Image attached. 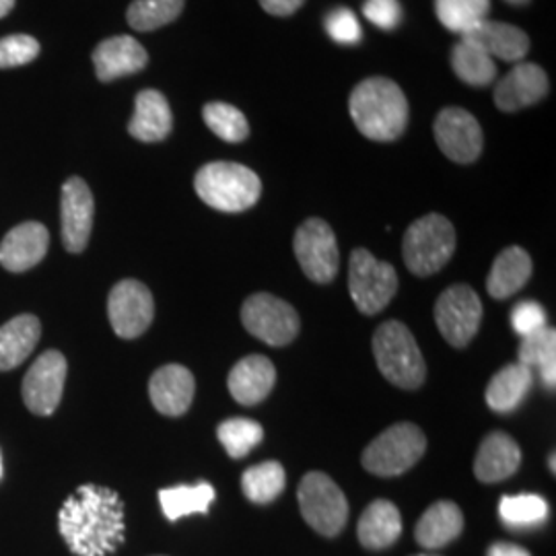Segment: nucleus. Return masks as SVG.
Wrapping results in <instances>:
<instances>
[{"mask_svg": "<svg viewBox=\"0 0 556 556\" xmlns=\"http://www.w3.org/2000/svg\"><path fill=\"white\" fill-rule=\"evenodd\" d=\"M498 516L505 526L516 530L536 528L548 517V503L540 495H507L498 503Z\"/></svg>", "mask_w": 556, "mask_h": 556, "instance_id": "obj_35", "label": "nucleus"}, {"mask_svg": "<svg viewBox=\"0 0 556 556\" xmlns=\"http://www.w3.org/2000/svg\"><path fill=\"white\" fill-rule=\"evenodd\" d=\"M0 478H2V456H0Z\"/></svg>", "mask_w": 556, "mask_h": 556, "instance_id": "obj_47", "label": "nucleus"}, {"mask_svg": "<svg viewBox=\"0 0 556 556\" xmlns=\"http://www.w3.org/2000/svg\"><path fill=\"white\" fill-rule=\"evenodd\" d=\"M194 188L204 204L220 213H243L252 208L262 194L258 174L231 161H213L200 167Z\"/></svg>", "mask_w": 556, "mask_h": 556, "instance_id": "obj_3", "label": "nucleus"}, {"mask_svg": "<svg viewBox=\"0 0 556 556\" xmlns=\"http://www.w3.org/2000/svg\"><path fill=\"white\" fill-rule=\"evenodd\" d=\"M186 7V0H135L126 21L135 31H155L178 20Z\"/></svg>", "mask_w": 556, "mask_h": 556, "instance_id": "obj_34", "label": "nucleus"}, {"mask_svg": "<svg viewBox=\"0 0 556 556\" xmlns=\"http://www.w3.org/2000/svg\"><path fill=\"white\" fill-rule=\"evenodd\" d=\"M50 233L38 220L13 227L0 243V264L9 273H25L46 258Z\"/></svg>", "mask_w": 556, "mask_h": 556, "instance_id": "obj_18", "label": "nucleus"}, {"mask_svg": "<svg viewBox=\"0 0 556 556\" xmlns=\"http://www.w3.org/2000/svg\"><path fill=\"white\" fill-rule=\"evenodd\" d=\"M277 381L275 365L262 355L241 358L229 374V392L241 406H254L268 396Z\"/></svg>", "mask_w": 556, "mask_h": 556, "instance_id": "obj_21", "label": "nucleus"}, {"mask_svg": "<svg viewBox=\"0 0 556 556\" xmlns=\"http://www.w3.org/2000/svg\"><path fill=\"white\" fill-rule=\"evenodd\" d=\"M40 56V41L34 36H9L0 40V68L25 66Z\"/></svg>", "mask_w": 556, "mask_h": 556, "instance_id": "obj_38", "label": "nucleus"}, {"mask_svg": "<svg viewBox=\"0 0 556 556\" xmlns=\"http://www.w3.org/2000/svg\"><path fill=\"white\" fill-rule=\"evenodd\" d=\"M285 486H287V475L278 462L256 464L248 468L241 477L243 495L258 505L273 503L285 491Z\"/></svg>", "mask_w": 556, "mask_h": 556, "instance_id": "obj_32", "label": "nucleus"}, {"mask_svg": "<svg viewBox=\"0 0 556 556\" xmlns=\"http://www.w3.org/2000/svg\"><path fill=\"white\" fill-rule=\"evenodd\" d=\"M149 64V54L132 36H116L101 41L93 50V66L101 83L137 75Z\"/></svg>", "mask_w": 556, "mask_h": 556, "instance_id": "obj_19", "label": "nucleus"}, {"mask_svg": "<svg viewBox=\"0 0 556 556\" xmlns=\"http://www.w3.org/2000/svg\"><path fill=\"white\" fill-rule=\"evenodd\" d=\"M534 388V371L521 363L503 367L493 376L486 388V404L498 415H507L519 408Z\"/></svg>", "mask_w": 556, "mask_h": 556, "instance_id": "obj_26", "label": "nucleus"}, {"mask_svg": "<svg viewBox=\"0 0 556 556\" xmlns=\"http://www.w3.org/2000/svg\"><path fill=\"white\" fill-rule=\"evenodd\" d=\"M427 452V438L413 422H397L363 452V468L376 477H400Z\"/></svg>", "mask_w": 556, "mask_h": 556, "instance_id": "obj_6", "label": "nucleus"}, {"mask_svg": "<svg viewBox=\"0 0 556 556\" xmlns=\"http://www.w3.org/2000/svg\"><path fill=\"white\" fill-rule=\"evenodd\" d=\"M108 318L119 338H139L155 318V301L147 285L135 278L119 280L108 298Z\"/></svg>", "mask_w": 556, "mask_h": 556, "instance_id": "obj_12", "label": "nucleus"}, {"mask_svg": "<svg viewBox=\"0 0 556 556\" xmlns=\"http://www.w3.org/2000/svg\"><path fill=\"white\" fill-rule=\"evenodd\" d=\"M417 556H435V555H417Z\"/></svg>", "mask_w": 556, "mask_h": 556, "instance_id": "obj_48", "label": "nucleus"}, {"mask_svg": "<svg viewBox=\"0 0 556 556\" xmlns=\"http://www.w3.org/2000/svg\"><path fill=\"white\" fill-rule=\"evenodd\" d=\"M507 4H514V7H526L530 0H505Z\"/></svg>", "mask_w": 556, "mask_h": 556, "instance_id": "obj_45", "label": "nucleus"}, {"mask_svg": "<svg viewBox=\"0 0 556 556\" xmlns=\"http://www.w3.org/2000/svg\"><path fill=\"white\" fill-rule=\"evenodd\" d=\"M217 438L229 456L241 459L264 439V429L260 422L250 418H227L220 422Z\"/></svg>", "mask_w": 556, "mask_h": 556, "instance_id": "obj_37", "label": "nucleus"}, {"mask_svg": "<svg viewBox=\"0 0 556 556\" xmlns=\"http://www.w3.org/2000/svg\"><path fill=\"white\" fill-rule=\"evenodd\" d=\"M174 128L169 101L157 89H144L135 100V114L128 124V132L140 142H161Z\"/></svg>", "mask_w": 556, "mask_h": 556, "instance_id": "obj_22", "label": "nucleus"}, {"mask_svg": "<svg viewBox=\"0 0 556 556\" xmlns=\"http://www.w3.org/2000/svg\"><path fill=\"white\" fill-rule=\"evenodd\" d=\"M491 11V0H435V13L441 25L452 31L466 36L478 23L486 20Z\"/></svg>", "mask_w": 556, "mask_h": 556, "instance_id": "obj_33", "label": "nucleus"}, {"mask_svg": "<svg viewBox=\"0 0 556 556\" xmlns=\"http://www.w3.org/2000/svg\"><path fill=\"white\" fill-rule=\"evenodd\" d=\"M452 68L457 79L470 87H486L497 79L495 60L466 36H462L452 50Z\"/></svg>", "mask_w": 556, "mask_h": 556, "instance_id": "obj_29", "label": "nucleus"}, {"mask_svg": "<svg viewBox=\"0 0 556 556\" xmlns=\"http://www.w3.org/2000/svg\"><path fill=\"white\" fill-rule=\"evenodd\" d=\"M551 470H553V472H556L555 454H553V456H551Z\"/></svg>", "mask_w": 556, "mask_h": 556, "instance_id": "obj_46", "label": "nucleus"}, {"mask_svg": "<svg viewBox=\"0 0 556 556\" xmlns=\"http://www.w3.org/2000/svg\"><path fill=\"white\" fill-rule=\"evenodd\" d=\"M532 268H534L532 258L523 248L519 245L505 248L493 262V268L486 278L489 295L493 299L516 295L517 291H521L532 277Z\"/></svg>", "mask_w": 556, "mask_h": 556, "instance_id": "obj_24", "label": "nucleus"}, {"mask_svg": "<svg viewBox=\"0 0 556 556\" xmlns=\"http://www.w3.org/2000/svg\"><path fill=\"white\" fill-rule=\"evenodd\" d=\"M215 497V486L208 482L179 484L160 491L161 509L169 521H178L179 517L192 514H206Z\"/></svg>", "mask_w": 556, "mask_h": 556, "instance_id": "obj_31", "label": "nucleus"}, {"mask_svg": "<svg viewBox=\"0 0 556 556\" xmlns=\"http://www.w3.org/2000/svg\"><path fill=\"white\" fill-rule=\"evenodd\" d=\"M439 332L452 346L464 349L477 337L482 321V301L468 285H454L435 303Z\"/></svg>", "mask_w": 556, "mask_h": 556, "instance_id": "obj_10", "label": "nucleus"}, {"mask_svg": "<svg viewBox=\"0 0 556 556\" xmlns=\"http://www.w3.org/2000/svg\"><path fill=\"white\" fill-rule=\"evenodd\" d=\"M40 319L29 314L0 326V371H11L29 357L40 342Z\"/></svg>", "mask_w": 556, "mask_h": 556, "instance_id": "obj_28", "label": "nucleus"}, {"mask_svg": "<svg viewBox=\"0 0 556 556\" xmlns=\"http://www.w3.org/2000/svg\"><path fill=\"white\" fill-rule=\"evenodd\" d=\"M349 112L358 132L378 142L400 139L410 118L404 91L386 77L361 80L349 98Z\"/></svg>", "mask_w": 556, "mask_h": 556, "instance_id": "obj_2", "label": "nucleus"}, {"mask_svg": "<svg viewBox=\"0 0 556 556\" xmlns=\"http://www.w3.org/2000/svg\"><path fill=\"white\" fill-rule=\"evenodd\" d=\"M511 326L519 337H530L546 328V312L536 301H521L511 312Z\"/></svg>", "mask_w": 556, "mask_h": 556, "instance_id": "obj_41", "label": "nucleus"}, {"mask_svg": "<svg viewBox=\"0 0 556 556\" xmlns=\"http://www.w3.org/2000/svg\"><path fill=\"white\" fill-rule=\"evenodd\" d=\"M197 381L184 365H163L149 381V396L153 406L165 417H181L192 406Z\"/></svg>", "mask_w": 556, "mask_h": 556, "instance_id": "obj_17", "label": "nucleus"}, {"mask_svg": "<svg viewBox=\"0 0 556 556\" xmlns=\"http://www.w3.org/2000/svg\"><path fill=\"white\" fill-rule=\"evenodd\" d=\"M551 83L542 66L519 62L495 87V105L505 114L530 108L548 96Z\"/></svg>", "mask_w": 556, "mask_h": 556, "instance_id": "obj_16", "label": "nucleus"}, {"mask_svg": "<svg viewBox=\"0 0 556 556\" xmlns=\"http://www.w3.org/2000/svg\"><path fill=\"white\" fill-rule=\"evenodd\" d=\"M15 7V0H0V20L7 17Z\"/></svg>", "mask_w": 556, "mask_h": 556, "instance_id": "obj_44", "label": "nucleus"}, {"mask_svg": "<svg viewBox=\"0 0 556 556\" xmlns=\"http://www.w3.org/2000/svg\"><path fill=\"white\" fill-rule=\"evenodd\" d=\"M521 464V452L516 439L503 431H493L482 439L475 459V475L480 482H501L514 477Z\"/></svg>", "mask_w": 556, "mask_h": 556, "instance_id": "obj_20", "label": "nucleus"}, {"mask_svg": "<svg viewBox=\"0 0 556 556\" xmlns=\"http://www.w3.org/2000/svg\"><path fill=\"white\" fill-rule=\"evenodd\" d=\"M517 363L528 369H538L546 388H556V332L555 328H542L530 337L521 338Z\"/></svg>", "mask_w": 556, "mask_h": 556, "instance_id": "obj_30", "label": "nucleus"}, {"mask_svg": "<svg viewBox=\"0 0 556 556\" xmlns=\"http://www.w3.org/2000/svg\"><path fill=\"white\" fill-rule=\"evenodd\" d=\"M381 376L402 390H417L427 378V363L413 332L396 319L381 324L374 337Z\"/></svg>", "mask_w": 556, "mask_h": 556, "instance_id": "obj_4", "label": "nucleus"}, {"mask_svg": "<svg viewBox=\"0 0 556 556\" xmlns=\"http://www.w3.org/2000/svg\"><path fill=\"white\" fill-rule=\"evenodd\" d=\"M486 556H532L526 548L517 546V544H509V542H497L489 548Z\"/></svg>", "mask_w": 556, "mask_h": 556, "instance_id": "obj_43", "label": "nucleus"}, {"mask_svg": "<svg viewBox=\"0 0 556 556\" xmlns=\"http://www.w3.org/2000/svg\"><path fill=\"white\" fill-rule=\"evenodd\" d=\"M66 371V358L59 351H46L36 358L23 378V400L34 415H54L64 392Z\"/></svg>", "mask_w": 556, "mask_h": 556, "instance_id": "obj_13", "label": "nucleus"}, {"mask_svg": "<svg viewBox=\"0 0 556 556\" xmlns=\"http://www.w3.org/2000/svg\"><path fill=\"white\" fill-rule=\"evenodd\" d=\"M396 291V268L390 262H379L365 248H357L351 254L349 293L361 314L376 316L383 307H388Z\"/></svg>", "mask_w": 556, "mask_h": 556, "instance_id": "obj_7", "label": "nucleus"}, {"mask_svg": "<svg viewBox=\"0 0 556 556\" xmlns=\"http://www.w3.org/2000/svg\"><path fill=\"white\" fill-rule=\"evenodd\" d=\"M435 140L441 153L456 163H475L482 153V128L478 119L462 108H445L439 112L435 126Z\"/></svg>", "mask_w": 556, "mask_h": 556, "instance_id": "obj_14", "label": "nucleus"}, {"mask_svg": "<svg viewBox=\"0 0 556 556\" xmlns=\"http://www.w3.org/2000/svg\"><path fill=\"white\" fill-rule=\"evenodd\" d=\"M493 60L521 62L530 52V38L523 29L501 21L484 20L466 34Z\"/></svg>", "mask_w": 556, "mask_h": 556, "instance_id": "obj_23", "label": "nucleus"}, {"mask_svg": "<svg viewBox=\"0 0 556 556\" xmlns=\"http://www.w3.org/2000/svg\"><path fill=\"white\" fill-rule=\"evenodd\" d=\"M464 530L462 509L452 501L433 503L418 519L415 538L422 548H443Z\"/></svg>", "mask_w": 556, "mask_h": 556, "instance_id": "obj_27", "label": "nucleus"}, {"mask_svg": "<svg viewBox=\"0 0 556 556\" xmlns=\"http://www.w3.org/2000/svg\"><path fill=\"white\" fill-rule=\"evenodd\" d=\"M303 519L321 536L334 538L349 521V503L337 482L324 472H309L298 491Z\"/></svg>", "mask_w": 556, "mask_h": 556, "instance_id": "obj_8", "label": "nucleus"}, {"mask_svg": "<svg viewBox=\"0 0 556 556\" xmlns=\"http://www.w3.org/2000/svg\"><path fill=\"white\" fill-rule=\"evenodd\" d=\"M202 118L206 126L225 142H241L250 135V124L243 116V112L231 103L211 101L202 110Z\"/></svg>", "mask_w": 556, "mask_h": 556, "instance_id": "obj_36", "label": "nucleus"}, {"mask_svg": "<svg viewBox=\"0 0 556 556\" xmlns=\"http://www.w3.org/2000/svg\"><path fill=\"white\" fill-rule=\"evenodd\" d=\"M363 15L383 31H394L402 23V4L400 0H365Z\"/></svg>", "mask_w": 556, "mask_h": 556, "instance_id": "obj_40", "label": "nucleus"}, {"mask_svg": "<svg viewBox=\"0 0 556 556\" xmlns=\"http://www.w3.org/2000/svg\"><path fill=\"white\" fill-rule=\"evenodd\" d=\"M59 528L73 555H112L124 544V503L108 486L83 484L64 501Z\"/></svg>", "mask_w": 556, "mask_h": 556, "instance_id": "obj_1", "label": "nucleus"}, {"mask_svg": "<svg viewBox=\"0 0 556 556\" xmlns=\"http://www.w3.org/2000/svg\"><path fill=\"white\" fill-rule=\"evenodd\" d=\"M241 321L252 337L270 346H285L293 342L301 328L295 307L268 293L245 299L241 307Z\"/></svg>", "mask_w": 556, "mask_h": 556, "instance_id": "obj_9", "label": "nucleus"}, {"mask_svg": "<svg viewBox=\"0 0 556 556\" xmlns=\"http://www.w3.org/2000/svg\"><path fill=\"white\" fill-rule=\"evenodd\" d=\"M456 252V229L439 213L415 220L404 236L402 256L408 270L417 277L439 273Z\"/></svg>", "mask_w": 556, "mask_h": 556, "instance_id": "obj_5", "label": "nucleus"}, {"mask_svg": "<svg viewBox=\"0 0 556 556\" xmlns=\"http://www.w3.org/2000/svg\"><path fill=\"white\" fill-rule=\"evenodd\" d=\"M305 4V0H260V7L275 17H291Z\"/></svg>", "mask_w": 556, "mask_h": 556, "instance_id": "obj_42", "label": "nucleus"}, {"mask_svg": "<svg viewBox=\"0 0 556 556\" xmlns=\"http://www.w3.org/2000/svg\"><path fill=\"white\" fill-rule=\"evenodd\" d=\"M358 542L365 548L381 551L388 548L402 536V517L392 501H374L358 519Z\"/></svg>", "mask_w": 556, "mask_h": 556, "instance_id": "obj_25", "label": "nucleus"}, {"mask_svg": "<svg viewBox=\"0 0 556 556\" xmlns=\"http://www.w3.org/2000/svg\"><path fill=\"white\" fill-rule=\"evenodd\" d=\"M96 202L87 181L68 178L62 186L60 199V223H62V243L71 254H80L93 231Z\"/></svg>", "mask_w": 556, "mask_h": 556, "instance_id": "obj_15", "label": "nucleus"}, {"mask_svg": "<svg viewBox=\"0 0 556 556\" xmlns=\"http://www.w3.org/2000/svg\"><path fill=\"white\" fill-rule=\"evenodd\" d=\"M326 31L340 46H357L363 40V29L357 15L351 9L338 7L326 17Z\"/></svg>", "mask_w": 556, "mask_h": 556, "instance_id": "obj_39", "label": "nucleus"}, {"mask_svg": "<svg viewBox=\"0 0 556 556\" xmlns=\"http://www.w3.org/2000/svg\"><path fill=\"white\" fill-rule=\"evenodd\" d=\"M295 256L305 277L318 285L332 282L338 275L337 236L324 219H307L295 233Z\"/></svg>", "mask_w": 556, "mask_h": 556, "instance_id": "obj_11", "label": "nucleus"}]
</instances>
